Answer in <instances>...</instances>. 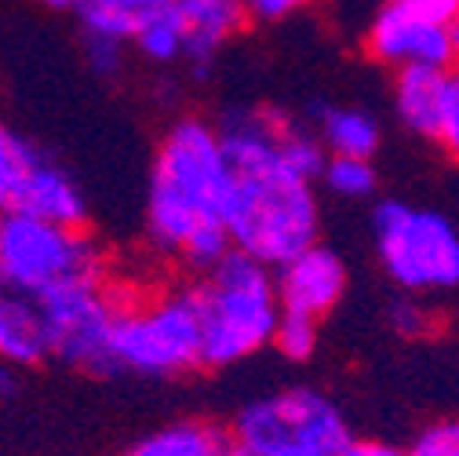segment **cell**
<instances>
[{"mask_svg":"<svg viewBox=\"0 0 459 456\" xmlns=\"http://www.w3.org/2000/svg\"><path fill=\"white\" fill-rule=\"evenodd\" d=\"M171 8L186 33V59L197 66H208L252 19L245 0H171Z\"/></svg>","mask_w":459,"mask_h":456,"instance_id":"4fadbf2b","label":"cell"},{"mask_svg":"<svg viewBox=\"0 0 459 456\" xmlns=\"http://www.w3.org/2000/svg\"><path fill=\"white\" fill-rule=\"evenodd\" d=\"M383 4L405 8V12L430 19V22H441V26H452L459 19V0H383Z\"/></svg>","mask_w":459,"mask_h":456,"instance_id":"484cf974","label":"cell"},{"mask_svg":"<svg viewBox=\"0 0 459 456\" xmlns=\"http://www.w3.org/2000/svg\"><path fill=\"white\" fill-rule=\"evenodd\" d=\"M317 339H321V321H317V318L284 311V314H281V325H277V336H273V351H277L284 362L303 365V362L314 358Z\"/></svg>","mask_w":459,"mask_h":456,"instance_id":"d6986e66","label":"cell"},{"mask_svg":"<svg viewBox=\"0 0 459 456\" xmlns=\"http://www.w3.org/2000/svg\"><path fill=\"white\" fill-rule=\"evenodd\" d=\"M230 438L234 456H339L354 434L328 394L281 387L238 409Z\"/></svg>","mask_w":459,"mask_h":456,"instance_id":"8992f818","label":"cell"},{"mask_svg":"<svg viewBox=\"0 0 459 456\" xmlns=\"http://www.w3.org/2000/svg\"><path fill=\"white\" fill-rule=\"evenodd\" d=\"M452 51H455V63H459V19L452 22Z\"/></svg>","mask_w":459,"mask_h":456,"instance_id":"4dcf8cb0","label":"cell"},{"mask_svg":"<svg viewBox=\"0 0 459 456\" xmlns=\"http://www.w3.org/2000/svg\"><path fill=\"white\" fill-rule=\"evenodd\" d=\"M132 44L125 40H109V37H84V55H88V66L99 77H117L125 70V51Z\"/></svg>","mask_w":459,"mask_h":456,"instance_id":"cb8c5ba5","label":"cell"},{"mask_svg":"<svg viewBox=\"0 0 459 456\" xmlns=\"http://www.w3.org/2000/svg\"><path fill=\"white\" fill-rule=\"evenodd\" d=\"M51 332V358H63L77 369L106 373V351L121 293H113L106 277H81L40 296Z\"/></svg>","mask_w":459,"mask_h":456,"instance_id":"ba28073f","label":"cell"},{"mask_svg":"<svg viewBox=\"0 0 459 456\" xmlns=\"http://www.w3.org/2000/svg\"><path fill=\"white\" fill-rule=\"evenodd\" d=\"M441 150L459 164V70L448 81V102H445V118H441V132H437Z\"/></svg>","mask_w":459,"mask_h":456,"instance_id":"d4e9b609","label":"cell"},{"mask_svg":"<svg viewBox=\"0 0 459 456\" xmlns=\"http://www.w3.org/2000/svg\"><path fill=\"white\" fill-rule=\"evenodd\" d=\"M194 293L201 314L204 369L241 365L273 347V336L284 314L273 267L234 249L222 263L201 274Z\"/></svg>","mask_w":459,"mask_h":456,"instance_id":"7a4b0ae2","label":"cell"},{"mask_svg":"<svg viewBox=\"0 0 459 456\" xmlns=\"http://www.w3.org/2000/svg\"><path fill=\"white\" fill-rule=\"evenodd\" d=\"M77 19H81L84 37H109V40L132 44L135 15H128V12H121V8L102 4V0H84V4L77 8Z\"/></svg>","mask_w":459,"mask_h":456,"instance_id":"7402d4cb","label":"cell"},{"mask_svg":"<svg viewBox=\"0 0 459 456\" xmlns=\"http://www.w3.org/2000/svg\"><path fill=\"white\" fill-rule=\"evenodd\" d=\"M310 0H245V8L255 22H281V19H292L296 12H303Z\"/></svg>","mask_w":459,"mask_h":456,"instance_id":"4316f807","label":"cell"},{"mask_svg":"<svg viewBox=\"0 0 459 456\" xmlns=\"http://www.w3.org/2000/svg\"><path fill=\"white\" fill-rule=\"evenodd\" d=\"M409 456H459V420H437L423 427L412 438Z\"/></svg>","mask_w":459,"mask_h":456,"instance_id":"603a6c76","label":"cell"},{"mask_svg":"<svg viewBox=\"0 0 459 456\" xmlns=\"http://www.w3.org/2000/svg\"><path fill=\"white\" fill-rule=\"evenodd\" d=\"M222 223L238 252L277 270L321 241L314 180H303L281 164L263 172H238Z\"/></svg>","mask_w":459,"mask_h":456,"instance_id":"3957f363","label":"cell"},{"mask_svg":"<svg viewBox=\"0 0 459 456\" xmlns=\"http://www.w3.org/2000/svg\"><path fill=\"white\" fill-rule=\"evenodd\" d=\"M8 208H22L30 215H40L51 223H70V226H84V219H88V197H84L81 183L63 164H55L44 153H37L33 164L26 168V176Z\"/></svg>","mask_w":459,"mask_h":456,"instance_id":"7c38bea8","label":"cell"},{"mask_svg":"<svg viewBox=\"0 0 459 456\" xmlns=\"http://www.w3.org/2000/svg\"><path fill=\"white\" fill-rule=\"evenodd\" d=\"M125 456H234V438L208 420H176L143 434Z\"/></svg>","mask_w":459,"mask_h":456,"instance_id":"9a60e30c","label":"cell"},{"mask_svg":"<svg viewBox=\"0 0 459 456\" xmlns=\"http://www.w3.org/2000/svg\"><path fill=\"white\" fill-rule=\"evenodd\" d=\"M51 358V332L40 296L0 277V365L30 369Z\"/></svg>","mask_w":459,"mask_h":456,"instance_id":"8fae6325","label":"cell"},{"mask_svg":"<svg viewBox=\"0 0 459 456\" xmlns=\"http://www.w3.org/2000/svg\"><path fill=\"white\" fill-rule=\"evenodd\" d=\"M40 8H48V12H77L84 0H37Z\"/></svg>","mask_w":459,"mask_h":456,"instance_id":"f546056e","label":"cell"},{"mask_svg":"<svg viewBox=\"0 0 459 456\" xmlns=\"http://www.w3.org/2000/svg\"><path fill=\"white\" fill-rule=\"evenodd\" d=\"M190 369H201V314L194 285L153 296H121L109 332L106 373L164 380Z\"/></svg>","mask_w":459,"mask_h":456,"instance_id":"277c9868","label":"cell"},{"mask_svg":"<svg viewBox=\"0 0 459 456\" xmlns=\"http://www.w3.org/2000/svg\"><path fill=\"white\" fill-rule=\"evenodd\" d=\"M365 48L379 66L397 70H448L455 63V51H452V26L420 19L405 8H394L383 4L368 30H365Z\"/></svg>","mask_w":459,"mask_h":456,"instance_id":"9c48e42d","label":"cell"},{"mask_svg":"<svg viewBox=\"0 0 459 456\" xmlns=\"http://www.w3.org/2000/svg\"><path fill=\"white\" fill-rule=\"evenodd\" d=\"M0 277L44 296L81 277H106V256L84 226L0 208Z\"/></svg>","mask_w":459,"mask_h":456,"instance_id":"52a82bcc","label":"cell"},{"mask_svg":"<svg viewBox=\"0 0 459 456\" xmlns=\"http://www.w3.org/2000/svg\"><path fill=\"white\" fill-rule=\"evenodd\" d=\"M102 4H113V8H121V12H128V15H146V12H153V8H164V4H171V0H102Z\"/></svg>","mask_w":459,"mask_h":456,"instance_id":"f1b7e54d","label":"cell"},{"mask_svg":"<svg viewBox=\"0 0 459 456\" xmlns=\"http://www.w3.org/2000/svg\"><path fill=\"white\" fill-rule=\"evenodd\" d=\"M372 245L397 293L441 296L459 289V226L445 212L390 197L372 212Z\"/></svg>","mask_w":459,"mask_h":456,"instance_id":"5b68a950","label":"cell"},{"mask_svg":"<svg viewBox=\"0 0 459 456\" xmlns=\"http://www.w3.org/2000/svg\"><path fill=\"white\" fill-rule=\"evenodd\" d=\"M347 263L342 256L328 245H310L307 252H299L296 259H289L284 267H277V293H281V307L292 314H307L325 321L339 300L347 296Z\"/></svg>","mask_w":459,"mask_h":456,"instance_id":"30bf717a","label":"cell"},{"mask_svg":"<svg viewBox=\"0 0 459 456\" xmlns=\"http://www.w3.org/2000/svg\"><path fill=\"white\" fill-rule=\"evenodd\" d=\"M314 132L321 136L325 150L332 157H376L383 128L365 106H317Z\"/></svg>","mask_w":459,"mask_h":456,"instance_id":"2e32d148","label":"cell"},{"mask_svg":"<svg viewBox=\"0 0 459 456\" xmlns=\"http://www.w3.org/2000/svg\"><path fill=\"white\" fill-rule=\"evenodd\" d=\"M452 70H397L394 74V113L409 132L434 139L441 132Z\"/></svg>","mask_w":459,"mask_h":456,"instance_id":"5bb4252c","label":"cell"},{"mask_svg":"<svg viewBox=\"0 0 459 456\" xmlns=\"http://www.w3.org/2000/svg\"><path fill=\"white\" fill-rule=\"evenodd\" d=\"M321 183L342 201H365L376 194L379 176H376L372 157H328Z\"/></svg>","mask_w":459,"mask_h":456,"instance_id":"ac0fdd59","label":"cell"},{"mask_svg":"<svg viewBox=\"0 0 459 456\" xmlns=\"http://www.w3.org/2000/svg\"><path fill=\"white\" fill-rule=\"evenodd\" d=\"M132 48L153 66H176L179 59H186V33H183L176 8L164 4V8L139 15L135 33H132Z\"/></svg>","mask_w":459,"mask_h":456,"instance_id":"e0dca14e","label":"cell"},{"mask_svg":"<svg viewBox=\"0 0 459 456\" xmlns=\"http://www.w3.org/2000/svg\"><path fill=\"white\" fill-rule=\"evenodd\" d=\"M339 456H409V449L383 442V438H351L339 449Z\"/></svg>","mask_w":459,"mask_h":456,"instance_id":"83f0119b","label":"cell"},{"mask_svg":"<svg viewBox=\"0 0 459 456\" xmlns=\"http://www.w3.org/2000/svg\"><path fill=\"white\" fill-rule=\"evenodd\" d=\"M386 321L397 336H405V339H427L437 329V314L427 303V296H412V293H401V296L390 300Z\"/></svg>","mask_w":459,"mask_h":456,"instance_id":"44dd1931","label":"cell"},{"mask_svg":"<svg viewBox=\"0 0 459 456\" xmlns=\"http://www.w3.org/2000/svg\"><path fill=\"white\" fill-rule=\"evenodd\" d=\"M37 153H40L37 146L19 139L4 121H0V208L12 205V197H15V190L26 176V168L33 164Z\"/></svg>","mask_w":459,"mask_h":456,"instance_id":"ffe728a7","label":"cell"},{"mask_svg":"<svg viewBox=\"0 0 459 456\" xmlns=\"http://www.w3.org/2000/svg\"><path fill=\"white\" fill-rule=\"evenodd\" d=\"M234 164L226 157L222 132L201 118H179L153 153L146 187V238L160 256L179 259L190 238L222 223L234 187Z\"/></svg>","mask_w":459,"mask_h":456,"instance_id":"6da1fadb","label":"cell"}]
</instances>
